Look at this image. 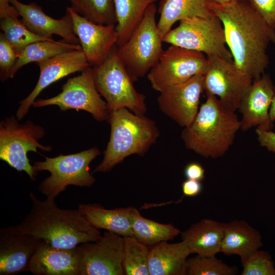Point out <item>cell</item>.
I'll return each mask as SVG.
<instances>
[{
	"label": "cell",
	"mask_w": 275,
	"mask_h": 275,
	"mask_svg": "<svg viewBox=\"0 0 275 275\" xmlns=\"http://www.w3.org/2000/svg\"><path fill=\"white\" fill-rule=\"evenodd\" d=\"M209 5L223 24L234 64L253 80L260 78L269 64L267 50L271 43H275V29L249 0H233L224 4L210 1Z\"/></svg>",
	"instance_id": "6da1fadb"
},
{
	"label": "cell",
	"mask_w": 275,
	"mask_h": 275,
	"mask_svg": "<svg viewBox=\"0 0 275 275\" xmlns=\"http://www.w3.org/2000/svg\"><path fill=\"white\" fill-rule=\"evenodd\" d=\"M30 197L32 208L15 226L19 231L63 249H73L101 237L99 230L92 226L78 209H62L55 200L41 201L33 193H30Z\"/></svg>",
	"instance_id": "7a4b0ae2"
},
{
	"label": "cell",
	"mask_w": 275,
	"mask_h": 275,
	"mask_svg": "<svg viewBox=\"0 0 275 275\" xmlns=\"http://www.w3.org/2000/svg\"><path fill=\"white\" fill-rule=\"evenodd\" d=\"M193 122L181 133L185 147L205 158L223 156L232 145L241 122L218 98L207 95Z\"/></svg>",
	"instance_id": "3957f363"
},
{
	"label": "cell",
	"mask_w": 275,
	"mask_h": 275,
	"mask_svg": "<svg viewBox=\"0 0 275 275\" xmlns=\"http://www.w3.org/2000/svg\"><path fill=\"white\" fill-rule=\"evenodd\" d=\"M111 135L101 163L93 173H106L128 156H143L160 135L155 122L126 108L109 112Z\"/></svg>",
	"instance_id": "277c9868"
},
{
	"label": "cell",
	"mask_w": 275,
	"mask_h": 275,
	"mask_svg": "<svg viewBox=\"0 0 275 275\" xmlns=\"http://www.w3.org/2000/svg\"><path fill=\"white\" fill-rule=\"evenodd\" d=\"M93 67L96 88L105 99L109 112L126 108L136 115H145V96L135 89L133 81L118 56L117 45L102 64Z\"/></svg>",
	"instance_id": "5b68a950"
},
{
	"label": "cell",
	"mask_w": 275,
	"mask_h": 275,
	"mask_svg": "<svg viewBox=\"0 0 275 275\" xmlns=\"http://www.w3.org/2000/svg\"><path fill=\"white\" fill-rule=\"evenodd\" d=\"M100 154L98 148L93 147L77 153L46 157L44 161L34 162L33 166L37 173L47 171L50 173L40 183L39 190L47 198L55 200L69 185L92 186L96 179L90 173L89 164Z\"/></svg>",
	"instance_id": "8992f818"
},
{
	"label": "cell",
	"mask_w": 275,
	"mask_h": 275,
	"mask_svg": "<svg viewBox=\"0 0 275 275\" xmlns=\"http://www.w3.org/2000/svg\"><path fill=\"white\" fill-rule=\"evenodd\" d=\"M155 4L147 9L141 21L129 39L118 47V53L134 81L148 74L163 51L155 15Z\"/></svg>",
	"instance_id": "52a82bcc"
},
{
	"label": "cell",
	"mask_w": 275,
	"mask_h": 275,
	"mask_svg": "<svg viewBox=\"0 0 275 275\" xmlns=\"http://www.w3.org/2000/svg\"><path fill=\"white\" fill-rule=\"evenodd\" d=\"M163 42L201 52L207 58L218 57L233 60L227 48L225 32L216 16L193 17L182 20L174 29L162 36Z\"/></svg>",
	"instance_id": "ba28073f"
},
{
	"label": "cell",
	"mask_w": 275,
	"mask_h": 275,
	"mask_svg": "<svg viewBox=\"0 0 275 275\" xmlns=\"http://www.w3.org/2000/svg\"><path fill=\"white\" fill-rule=\"evenodd\" d=\"M18 120L11 116L0 123V159L17 171H24L34 181L37 173L30 163L28 152H38L37 148L50 151L52 148L38 142L45 134L43 127L31 121L20 124Z\"/></svg>",
	"instance_id": "9c48e42d"
},
{
	"label": "cell",
	"mask_w": 275,
	"mask_h": 275,
	"mask_svg": "<svg viewBox=\"0 0 275 275\" xmlns=\"http://www.w3.org/2000/svg\"><path fill=\"white\" fill-rule=\"evenodd\" d=\"M62 90L53 97L35 100L32 106L41 107L54 105L62 111L70 109L86 111L99 122L108 119L109 112L106 102L101 98L96 88L93 67L90 66L79 75L68 78Z\"/></svg>",
	"instance_id": "30bf717a"
},
{
	"label": "cell",
	"mask_w": 275,
	"mask_h": 275,
	"mask_svg": "<svg viewBox=\"0 0 275 275\" xmlns=\"http://www.w3.org/2000/svg\"><path fill=\"white\" fill-rule=\"evenodd\" d=\"M204 74V88L207 95L216 96L226 108L235 112L251 88L253 79L240 70L233 60L222 57L207 58Z\"/></svg>",
	"instance_id": "8fae6325"
},
{
	"label": "cell",
	"mask_w": 275,
	"mask_h": 275,
	"mask_svg": "<svg viewBox=\"0 0 275 275\" xmlns=\"http://www.w3.org/2000/svg\"><path fill=\"white\" fill-rule=\"evenodd\" d=\"M209 61L203 53L171 45L147 74L152 88L161 92L167 88L204 74Z\"/></svg>",
	"instance_id": "7c38bea8"
},
{
	"label": "cell",
	"mask_w": 275,
	"mask_h": 275,
	"mask_svg": "<svg viewBox=\"0 0 275 275\" xmlns=\"http://www.w3.org/2000/svg\"><path fill=\"white\" fill-rule=\"evenodd\" d=\"M123 236L107 231L97 241L77 246L79 275H123Z\"/></svg>",
	"instance_id": "4fadbf2b"
},
{
	"label": "cell",
	"mask_w": 275,
	"mask_h": 275,
	"mask_svg": "<svg viewBox=\"0 0 275 275\" xmlns=\"http://www.w3.org/2000/svg\"><path fill=\"white\" fill-rule=\"evenodd\" d=\"M203 91L204 74L196 75L160 92L158 105L163 114L185 127L193 122L198 112Z\"/></svg>",
	"instance_id": "5bb4252c"
},
{
	"label": "cell",
	"mask_w": 275,
	"mask_h": 275,
	"mask_svg": "<svg viewBox=\"0 0 275 275\" xmlns=\"http://www.w3.org/2000/svg\"><path fill=\"white\" fill-rule=\"evenodd\" d=\"M67 10L71 16L74 32L88 62L93 67L100 65L117 44L118 34L116 25L97 24L81 16L70 7Z\"/></svg>",
	"instance_id": "9a60e30c"
},
{
	"label": "cell",
	"mask_w": 275,
	"mask_h": 275,
	"mask_svg": "<svg viewBox=\"0 0 275 275\" xmlns=\"http://www.w3.org/2000/svg\"><path fill=\"white\" fill-rule=\"evenodd\" d=\"M40 69V76L33 90L19 102L16 118L21 120L42 91L50 85L70 74L81 72L91 66L82 50L65 52L44 61L36 63Z\"/></svg>",
	"instance_id": "2e32d148"
},
{
	"label": "cell",
	"mask_w": 275,
	"mask_h": 275,
	"mask_svg": "<svg viewBox=\"0 0 275 275\" xmlns=\"http://www.w3.org/2000/svg\"><path fill=\"white\" fill-rule=\"evenodd\" d=\"M42 240L19 231L16 226L0 230V274L29 271L32 259Z\"/></svg>",
	"instance_id": "e0dca14e"
},
{
	"label": "cell",
	"mask_w": 275,
	"mask_h": 275,
	"mask_svg": "<svg viewBox=\"0 0 275 275\" xmlns=\"http://www.w3.org/2000/svg\"><path fill=\"white\" fill-rule=\"evenodd\" d=\"M10 4L18 12L23 23L34 34L50 40H53L52 36L56 35L67 43L79 44L67 10L62 18L56 19L45 14L42 8L35 2L25 4L18 0H10Z\"/></svg>",
	"instance_id": "ac0fdd59"
},
{
	"label": "cell",
	"mask_w": 275,
	"mask_h": 275,
	"mask_svg": "<svg viewBox=\"0 0 275 275\" xmlns=\"http://www.w3.org/2000/svg\"><path fill=\"white\" fill-rule=\"evenodd\" d=\"M274 93L275 87L268 74L264 73L253 80L238 108L242 115L240 129L246 131L255 126L271 128L269 109Z\"/></svg>",
	"instance_id": "d6986e66"
},
{
	"label": "cell",
	"mask_w": 275,
	"mask_h": 275,
	"mask_svg": "<svg viewBox=\"0 0 275 275\" xmlns=\"http://www.w3.org/2000/svg\"><path fill=\"white\" fill-rule=\"evenodd\" d=\"M29 271L35 275H79L77 247H54L42 241L34 255Z\"/></svg>",
	"instance_id": "ffe728a7"
},
{
	"label": "cell",
	"mask_w": 275,
	"mask_h": 275,
	"mask_svg": "<svg viewBox=\"0 0 275 275\" xmlns=\"http://www.w3.org/2000/svg\"><path fill=\"white\" fill-rule=\"evenodd\" d=\"M190 251L183 240L177 243L160 242L150 247L148 266L150 275H185Z\"/></svg>",
	"instance_id": "44dd1931"
},
{
	"label": "cell",
	"mask_w": 275,
	"mask_h": 275,
	"mask_svg": "<svg viewBox=\"0 0 275 275\" xmlns=\"http://www.w3.org/2000/svg\"><path fill=\"white\" fill-rule=\"evenodd\" d=\"M263 245L260 232L246 222L235 220L225 223L220 253L238 255L241 262Z\"/></svg>",
	"instance_id": "7402d4cb"
},
{
	"label": "cell",
	"mask_w": 275,
	"mask_h": 275,
	"mask_svg": "<svg viewBox=\"0 0 275 275\" xmlns=\"http://www.w3.org/2000/svg\"><path fill=\"white\" fill-rule=\"evenodd\" d=\"M224 228L225 223L202 219L181 232V240L187 242L191 254L216 256L221 251Z\"/></svg>",
	"instance_id": "603a6c76"
},
{
	"label": "cell",
	"mask_w": 275,
	"mask_h": 275,
	"mask_svg": "<svg viewBox=\"0 0 275 275\" xmlns=\"http://www.w3.org/2000/svg\"><path fill=\"white\" fill-rule=\"evenodd\" d=\"M133 207L106 209L98 204H79L78 209L97 229H104L122 236H133L131 226Z\"/></svg>",
	"instance_id": "cb8c5ba5"
},
{
	"label": "cell",
	"mask_w": 275,
	"mask_h": 275,
	"mask_svg": "<svg viewBox=\"0 0 275 275\" xmlns=\"http://www.w3.org/2000/svg\"><path fill=\"white\" fill-rule=\"evenodd\" d=\"M209 0H162L158 9L160 17L157 26L163 36L178 21L193 17L209 18L214 16Z\"/></svg>",
	"instance_id": "d4e9b609"
},
{
	"label": "cell",
	"mask_w": 275,
	"mask_h": 275,
	"mask_svg": "<svg viewBox=\"0 0 275 275\" xmlns=\"http://www.w3.org/2000/svg\"><path fill=\"white\" fill-rule=\"evenodd\" d=\"M157 0H114L118 34L116 45L120 46L130 38L141 21L148 7Z\"/></svg>",
	"instance_id": "484cf974"
},
{
	"label": "cell",
	"mask_w": 275,
	"mask_h": 275,
	"mask_svg": "<svg viewBox=\"0 0 275 275\" xmlns=\"http://www.w3.org/2000/svg\"><path fill=\"white\" fill-rule=\"evenodd\" d=\"M82 50L80 44H74L64 41H39L31 43L17 52L18 58L10 72V78L21 67L32 62L38 63L62 53Z\"/></svg>",
	"instance_id": "4316f807"
},
{
	"label": "cell",
	"mask_w": 275,
	"mask_h": 275,
	"mask_svg": "<svg viewBox=\"0 0 275 275\" xmlns=\"http://www.w3.org/2000/svg\"><path fill=\"white\" fill-rule=\"evenodd\" d=\"M131 226L133 236L149 247L173 239L181 234L180 230L172 224H161L145 218L134 207L131 215Z\"/></svg>",
	"instance_id": "83f0119b"
},
{
	"label": "cell",
	"mask_w": 275,
	"mask_h": 275,
	"mask_svg": "<svg viewBox=\"0 0 275 275\" xmlns=\"http://www.w3.org/2000/svg\"><path fill=\"white\" fill-rule=\"evenodd\" d=\"M71 8L88 20L100 24L117 23L114 0H68Z\"/></svg>",
	"instance_id": "f1b7e54d"
},
{
	"label": "cell",
	"mask_w": 275,
	"mask_h": 275,
	"mask_svg": "<svg viewBox=\"0 0 275 275\" xmlns=\"http://www.w3.org/2000/svg\"><path fill=\"white\" fill-rule=\"evenodd\" d=\"M123 238V266L125 274L150 275L148 266L150 247L133 236Z\"/></svg>",
	"instance_id": "f546056e"
},
{
	"label": "cell",
	"mask_w": 275,
	"mask_h": 275,
	"mask_svg": "<svg viewBox=\"0 0 275 275\" xmlns=\"http://www.w3.org/2000/svg\"><path fill=\"white\" fill-rule=\"evenodd\" d=\"M0 28L6 38L14 47L17 53L25 46L34 42L54 40L34 34L18 18L6 16L1 18Z\"/></svg>",
	"instance_id": "4dcf8cb0"
},
{
	"label": "cell",
	"mask_w": 275,
	"mask_h": 275,
	"mask_svg": "<svg viewBox=\"0 0 275 275\" xmlns=\"http://www.w3.org/2000/svg\"><path fill=\"white\" fill-rule=\"evenodd\" d=\"M237 270L235 266L227 265L215 256L196 255L188 258L186 262L188 275H233Z\"/></svg>",
	"instance_id": "1f68e13d"
},
{
	"label": "cell",
	"mask_w": 275,
	"mask_h": 275,
	"mask_svg": "<svg viewBox=\"0 0 275 275\" xmlns=\"http://www.w3.org/2000/svg\"><path fill=\"white\" fill-rule=\"evenodd\" d=\"M242 275H275V266L269 253L258 250L241 262Z\"/></svg>",
	"instance_id": "d6a6232c"
},
{
	"label": "cell",
	"mask_w": 275,
	"mask_h": 275,
	"mask_svg": "<svg viewBox=\"0 0 275 275\" xmlns=\"http://www.w3.org/2000/svg\"><path fill=\"white\" fill-rule=\"evenodd\" d=\"M18 58L14 47L8 42L3 33L0 34V78L4 81L10 78V72Z\"/></svg>",
	"instance_id": "836d02e7"
},
{
	"label": "cell",
	"mask_w": 275,
	"mask_h": 275,
	"mask_svg": "<svg viewBox=\"0 0 275 275\" xmlns=\"http://www.w3.org/2000/svg\"><path fill=\"white\" fill-rule=\"evenodd\" d=\"M249 1L265 21L275 29V0Z\"/></svg>",
	"instance_id": "e575fe53"
},
{
	"label": "cell",
	"mask_w": 275,
	"mask_h": 275,
	"mask_svg": "<svg viewBox=\"0 0 275 275\" xmlns=\"http://www.w3.org/2000/svg\"><path fill=\"white\" fill-rule=\"evenodd\" d=\"M256 133L260 145L275 154V132L270 129L257 127Z\"/></svg>",
	"instance_id": "d590c367"
},
{
	"label": "cell",
	"mask_w": 275,
	"mask_h": 275,
	"mask_svg": "<svg viewBox=\"0 0 275 275\" xmlns=\"http://www.w3.org/2000/svg\"><path fill=\"white\" fill-rule=\"evenodd\" d=\"M184 173L187 179L202 181L205 179V169L198 162H192L184 168Z\"/></svg>",
	"instance_id": "8d00e7d4"
},
{
	"label": "cell",
	"mask_w": 275,
	"mask_h": 275,
	"mask_svg": "<svg viewBox=\"0 0 275 275\" xmlns=\"http://www.w3.org/2000/svg\"><path fill=\"white\" fill-rule=\"evenodd\" d=\"M183 195L187 197H193L199 195L202 190L201 181L187 179L181 184Z\"/></svg>",
	"instance_id": "74e56055"
},
{
	"label": "cell",
	"mask_w": 275,
	"mask_h": 275,
	"mask_svg": "<svg viewBox=\"0 0 275 275\" xmlns=\"http://www.w3.org/2000/svg\"><path fill=\"white\" fill-rule=\"evenodd\" d=\"M6 16L18 18L20 16L15 8L10 4V0H0V18Z\"/></svg>",
	"instance_id": "f35d334b"
},
{
	"label": "cell",
	"mask_w": 275,
	"mask_h": 275,
	"mask_svg": "<svg viewBox=\"0 0 275 275\" xmlns=\"http://www.w3.org/2000/svg\"><path fill=\"white\" fill-rule=\"evenodd\" d=\"M269 117L270 121L273 124L275 121V93L269 109Z\"/></svg>",
	"instance_id": "ab89813d"
},
{
	"label": "cell",
	"mask_w": 275,
	"mask_h": 275,
	"mask_svg": "<svg viewBox=\"0 0 275 275\" xmlns=\"http://www.w3.org/2000/svg\"><path fill=\"white\" fill-rule=\"evenodd\" d=\"M209 1L216 3L217 4H224L228 3L233 0H209Z\"/></svg>",
	"instance_id": "60d3db41"
},
{
	"label": "cell",
	"mask_w": 275,
	"mask_h": 275,
	"mask_svg": "<svg viewBox=\"0 0 275 275\" xmlns=\"http://www.w3.org/2000/svg\"><path fill=\"white\" fill-rule=\"evenodd\" d=\"M47 1H58V0H47Z\"/></svg>",
	"instance_id": "b9f144b4"
}]
</instances>
